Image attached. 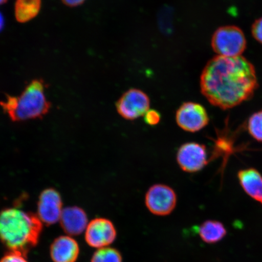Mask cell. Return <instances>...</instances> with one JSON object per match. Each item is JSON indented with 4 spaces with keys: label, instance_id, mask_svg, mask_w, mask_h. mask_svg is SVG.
<instances>
[{
    "label": "cell",
    "instance_id": "5b68a950",
    "mask_svg": "<svg viewBox=\"0 0 262 262\" xmlns=\"http://www.w3.org/2000/svg\"><path fill=\"white\" fill-rule=\"evenodd\" d=\"M178 196L174 190L163 184L154 185L145 195V204L153 214L165 216L171 214L175 209Z\"/></svg>",
    "mask_w": 262,
    "mask_h": 262
},
{
    "label": "cell",
    "instance_id": "4fadbf2b",
    "mask_svg": "<svg viewBox=\"0 0 262 262\" xmlns=\"http://www.w3.org/2000/svg\"><path fill=\"white\" fill-rule=\"evenodd\" d=\"M239 183L247 194L262 205V176L253 168L242 169L238 172Z\"/></svg>",
    "mask_w": 262,
    "mask_h": 262
},
{
    "label": "cell",
    "instance_id": "603a6c76",
    "mask_svg": "<svg viewBox=\"0 0 262 262\" xmlns=\"http://www.w3.org/2000/svg\"><path fill=\"white\" fill-rule=\"evenodd\" d=\"M8 0H0V6L6 4Z\"/></svg>",
    "mask_w": 262,
    "mask_h": 262
},
{
    "label": "cell",
    "instance_id": "9c48e42d",
    "mask_svg": "<svg viewBox=\"0 0 262 262\" xmlns=\"http://www.w3.org/2000/svg\"><path fill=\"white\" fill-rule=\"evenodd\" d=\"M117 237V231L113 222L104 218L92 221L86 229L85 240L90 247L96 248L107 247Z\"/></svg>",
    "mask_w": 262,
    "mask_h": 262
},
{
    "label": "cell",
    "instance_id": "7a4b0ae2",
    "mask_svg": "<svg viewBox=\"0 0 262 262\" xmlns=\"http://www.w3.org/2000/svg\"><path fill=\"white\" fill-rule=\"evenodd\" d=\"M42 222L37 215L11 208L0 212V241L9 251L27 255L40 241Z\"/></svg>",
    "mask_w": 262,
    "mask_h": 262
},
{
    "label": "cell",
    "instance_id": "7c38bea8",
    "mask_svg": "<svg viewBox=\"0 0 262 262\" xmlns=\"http://www.w3.org/2000/svg\"><path fill=\"white\" fill-rule=\"evenodd\" d=\"M60 221L63 231L71 235L81 234L88 227L86 213L77 206L63 209Z\"/></svg>",
    "mask_w": 262,
    "mask_h": 262
},
{
    "label": "cell",
    "instance_id": "ffe728a7",
    "mask_svg": "<svg viewBox=\"0 0 262 262\" xmlns=\"http://www.w3.org/2000/svg\"><path fill=\"white\" fill-rule=\"evenodd\" d=\"M251 31L255 40L262 45V17L254 21L252 26Z\"/></svg>",
    "mask_w": 262,
    "mask_h": 262
},
{
    "label": "cell",
    "instance_id": "8fae6325",
    "mask_svg": "<svg viewBox=\"0 0 262 262\" xmlns=\"http://www.w3.org/2000/svg\"><path fill=\"white\" fill-rule=\"evenodd\" d=\"M80 254L77 242L67 235L55 239L50 247V255L54 262H75Z\"/></svg>",
    "mask_w": 262,
    "mask_h": 262
},
{
    "label": "cell",
    "instance_id": "ba28073f",
    "mask_svg": "<svg viewBox=\"0 0 262 262\" xmlns=\"http://www.w3.org/2000/svg\"><path fill=\"white\" fill-rule=\"evenodd\" d=\"M177 161L183 171L199 172L208 163L207 149L201 143H186L180 147L177 152Z\"/></svg>",
    "mask_w": 262,
    "mask_h": 262
},
{
    "label": "cell",
    "instance_id": "6da1fadb",
    "mask_svg": "<svg viewBox=\"0 0 262 262\" xmlns=\"http://www.w3.org/2000/svg\"><path fill=\"white\" fill-rule=\"evenodd\" d=\"M258 88L256 72L243 56H216L209 60L201 77V90L212 105L231 109L253 97Z\"/></svg>",
    "mask_w": 262,
    "mask_h": 262
},
{
    "label": "cell",
    "instance_id": "ac0fdd59",
    "mask_svg": "<svg viewBox=\"0 0 262 262\" xmlns=\"http://www.w3.org/2000/svg\"><path fill=\"white\" fill-rule=\"evenodd\" d=\"M0 262H29L26 255L20 252L9 251L0 260Z\"/></svg>",
    "mask_w": 262,
    "mask_h": 262
},
{
    "label": "cell",
    "instance_id": "277c9868",
    "mask_svg": "<svg viewBox=\"0 0 262 262\" xmlns=\"http://www.w3.org/2000/svg\"><path fill=\"white\" fill-rule=\"evenodd\" d=\"M211 45L219 56L236 57L242 56L247 47V41L241 29L235 26H226L215 31Z\"/></svg>",
    "mask_w": 262,
    "mask_h": 262
},
{
    "label": "cell",
    "instance_id": "30bf717a",
    "mask_svg": "<svg viewBox=\"0 0 262 262\" xmlns=\"http://www.w3.org/2000/svg\"><path fill=\"white\" fill-rule=\"evenodd\" d=\"M60 194L54 189H47L41 193L38 203V217L47 225L56 224L62 211Z\"/></svg>",
    "mask_w": 262,
    "mask_h": 262
},
{
    "label": "cell",
    "instance_id": "e0dca14e",
    "mask_svg": "<svg viewBox=\"0 0 262 262\" xmlns=\"http://www.w3.org/2000/svg\"><path fill=\"white\" fill-rule=\"evenodd\" d=\"M247 128L254 140L262 142V110L251 115L248 120Z\"/></svg>",
    "mask_w": 262,
    "mask_h": 262
},
{
    "label": "cell",
    "instance_id": "3957f363",
    "mask_svg": "<svg viewBox=\"0 0 262 262\" xmlns=\"http://www.w3.org/2000/svg\"><path fill=\"white\" fill-rule=\"evenodd\" d=\"M45 90L43 80H33L19 96L7 95L0 105L14 122L38 119L47 114L51 106Z\"/></svg>",
    "mask_w": 262,
    "mask_h": 262
},
{
    "label": "cell",
    "instance_id": "7402d4cb",
    "mask_svg": "<svg viewBox=\"0 0 262 262\" xmlns=\"http://www.w3.org/2000/svg\"><path fill=\"white\" fill-rule=\"evenodd\" d=\"M5 18L4 16L2 15V13L0 12V32H1L5 27Z\"/></svg>",
    "mask_w": 262,
    "mask_h": 262
},
{
    "label": "cell",
    "instance_id": "d6986e66",
    "mask_svg": "<svg viewBox=\"0 0 262 262\" xmlns=\"http://www.w3.org/2000/svg\"><path fill=\"white\" fill-rule=\"evenodd\" d=\"M161 120V115L158 111L155 110H149L144 115V121L149 126H156Z\"/></svg>",
    "mask_w": 262,
    "mask_h": 262
},
{
    "label": "cell",
    "instance_id": "9a60e30c",
    "mask_svg": "<svg viewBox=\"0 0 262 262\" xmlns=\"http://www.w3.org/2000/svg\"><path fill=\"white\" fill-rule=\"evenodd\" d=\"M199 233L203 241L207 244L220 242L227 235L224 225L216 221H206L200 226Z\"/></svg>",
    "mask_w": 262,
    "mask_h": 262
},
{
    "label": "cell",
    "instance_id": "44dd1931",
    "mask_svg": "<svg viewBox=\"0 0 262 262\" xmlns=\"http://www.w3.org/2000/svg\"><path fill=\"white\" fill-rule=\"evenodd\" d=\"M61 1L68 7L75 8L83 5L86 0H61Z\"/></svg>",
    "mask_w": 262,
    "mask_h": 262
},
{
    "label": "cell",
    "instance_id": "5bb4252c",
    "mask_svg": "<svg viewBox=\"0 0 262 262\" xmlns=\"http://www.w3.org/2000/svg\"><path fill=\"white\" fill-rule=\"evenodd\" d=\"M41 0H16L15 16L20 24H26L35 18L40 12Z\"/></svg>",
    "mask_w": 262,
    "mask_h": 262
},
{
    "label": "cell",
    "instance_id": "8992f818",
    "mask_svg": "<svg viewBox=\"0 0 262 262\" xmlns=\"http://www.w3.org/2000/svg\"><path fill=\"white\" fill-rule=\"evenodd\" d=\"M118 113L123 119L134 120L149 110L150 99L143 91L130 89L124 93L116 104Z\"/></svg>",
    "mask_w": 262,
    "mask_h": 262
},
{
    "label": "cell",
    "instance_id": "52a82bcc",
    "mask_svg": "<svg viewBox=\"0 0 262 262\" xmlns=\"http://www.w3.org/2000/svg\"><path fill=\"white\" fill-rule=\"evenodd\" d=\"M176 122L183 130L196 133L208 125L209 118L202 104L188 101L183 103L177 111Z\"/></svg>",
    "mask_w": 262,
    "mask_h": 262
},
{
    "label": "cell",
    "instance_id": "2e32d148",
    "mask_svg": "<svg viewBox=\"0 0 262 262\" xmlns=\"http://www.w3.org/2000/svg\"><path fill=\"white\" fill-rule=\"evenodd\" d=\"M91 262H122V257L116 249L105 247L95 252Z\"/></svg>",
    "mask_w": 262,
    "mask_h": 262
}]
</instances>
